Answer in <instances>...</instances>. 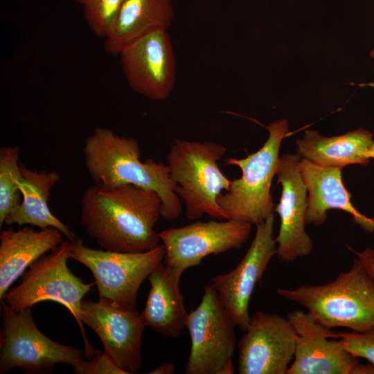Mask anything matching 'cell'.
<instances>
[{
	"label": "cell",
	"mask_w": 374,
	"mask_h": 374,
	"mask_svg": "<svg viewBox=\"0 0 374 374\" xmlns=\"http://www.w3.org/2000/svg\"><path fill=\"white\" fill-rule=\"evenodd\" d=\"M161 201L153 190L132 184L88 187L81 199L80 222L102 249L139 253L160 244L154 226Z\"/></svg>",
	"instance_id": "1"
},
{
	"label": "cell",
	"mask_w": 374,
	"mask_h": 374,
	"mask_svg": "<svg viewBox=\"0 0 374 374\" xmlns=\"http://www.w3.org/2000/svg\"><path fill=\"white\" fill-rule=\"evenodd\" d=\"M85 167L96 185L114 188L132 184L154 191L161 201V216L178 217L181 199L167 164L152 159L140 161L141 149L133 137L119 136L108 128L96 127L84 144Z\"/></svg>",
	"instance_id": "2"
},
{
	"label": "cell",
	"mask_w": 374,
	"mask_h": 374,
	"mask_svg": "<svg viewBox=\"0 0 374 374\" xmlns=\"http://www.w3.org/2000/svg\"><path fill=\"white\" fill-rule=\"evenodd\" d=\"M276 293L304 307L326 328L374 330V278L359 258L330 282L278 288Z\"/></svg>",
	"instance_id": "3"
},
{
	"label": "cell",
	"mask_w": 374,
	"mask_h": 374,
	"mask_svg": "<svg viewBox=\"0 0 374 374\" xmlns=\"http://www.w3.org/2000/svg\"><path fill=\"white\" fill-rule=\"evenodd\" d=\"M226 152L224 145L213 141L175 139L171 145L167 165L189 220L205 214L220 220L229 219L217 203L222 191L228 190L231 183L217 163Z\"/></svg>",
	"instance_id": "4"
},
{
	"label": "cell",
	"mask_w": 374,
	"mask_h": 374,
	"mask_svg": "<svg viewBox=\"0 0 374 374\" xmlns=\"http://www.w3.org/2000/svg\"><path fill=\"white\" fill-rule=\"evenodd\" d=\"M69 258H71V242L66 240L33 262L24 274L21 283L10 288L1 301H4L17 312L46 301L66 308L80 329L85 356L89 359L100 351L87 338L80 317V306L83 297L95 283H86L75 276L68 268Z\"/></svg>",
	"instance_id": "5"
},
{
	"label": "cell",
	"mask_w": 374,
	"mask_h": 374,
	"mask_svg": "<svg viewBox=\"0 0 374 374\" xmlns=\"http://www.w3.org/2000/svg\"><path fill=\"white\" fill-rule=\"evenodd\" d=\"M269 136L262 147L245 158H227L224 163L238 166L240 178L231 181L228 190L217 197V203L229 219L256 226L274 214V205L270 193L276 175L279 150L288 132L285 119L272 122L266 127Z\"/></svg>",
	"instance_id": "6"
},
{
	"label": "cell",
	"mask_w": 374,
	"mask_h": 374,
	"mask_svg": "<svg viewBox=\"0 0 374 374\" xmlns=\"http://www.w3.org/2000/svg\"><path fill=\"white\" fill-rule=\"evenodd\" d=\"M1 301V374L13 368L28 373H51L56 364L75 367L84 360V350L61 344L44 335L35 323L31 308L17 312Z\"/></svg>",
	"instance_id": "7"
},
{
	"label": "cell",
	"mask_w": 374,
	"mask_h": 374,
	"mask_svg": "<svg viewBox=\"0 0 374 374\" xmlns=\"http://www.w3.org/2000/svg\"><path fill=\"white\" fill-rule=\"evenodd\" d=\"M71 242V258L92 273L99 299L129 310H136L141 285L164 259L165 248L139 253L94 249L83 244L82 239Z\"/></svg>",
	"instance_id": "8"
},
{
	"label": "cell",
	"mask_w": 374,
	"mask_h": 374,
	"mask_svg": "<svg viewBox=\"0 0 374 374\" xmlns=\"http://www.w3.org/2000/svg\"><path fill=\"white\" fill-rule=\"evenodd\" d=\"M186 327L191 345L186 374L234 373L237 326L211 283L204 286L200 303L188 313Z\"/></svg>",
	"instance_id": "9"
},
{
	"label": "cell",
	"mask_w": 374,
	"mask_h": 374,
	"mask_svg": "<svg viewBox=\"0 0 374 374\" xmlns=\"http://www.w3.org/2000/svg\"><path fill=\"white\" fill-rule=\"evenodd\" d=\"M129 87L147 98H168L175 84L177 64L166 30L151 31L124 46L118 54Z\"/></svg>",
	"instance_id": "10"
},
{
	"label": "cell",
	"mask_w": 374,
	"mask_h": 374,
	"mask_svg": "<svg viewBox=\"0 0 374 374\" xmlns=\"http://www.w3.org/2000/svg\"><path fill=\"white\" fill-rule=\"evenodd\" d=\"M251 224L227 219L197 222L159 232L165 248L164 264L181 271L198 266L209 255L238 249L247 240Z\"/></svg>",
	"instance_id": "11"
},
{
	"label": "cell",
	"mask_w": 374,
	"mask_h": 374,
	"mask_svg": "<svg viewBox=\"0 0 374 374\" xmlns=\"http://www.w3.org/2000/svg\"><path fill=\"white\" fill-rule=\"evenodd\" d=\"M240 374H287L294 359L296 332L278 314L257 311L238 342Z\"/></svg>",
	"instance_id": "12"
},
{
	"label": "cell",
	"mask_w": 374,
	"mask_h": 374,
	"mask_svg": "<svg viewBox=\"0 0 374 374\" xmlns=\"http://www.w3.org/2000/svg\"><path fill=\"white\" fill-rule=\"evenodd\" d=\"M274 223V214L257 224L255 237L238 265L210 280L224 307L243 332L251 319L249 304L255 287L276 254Z\"/></svg>",
	"instance_id": "13"
},
{
	"label": "cell",
	"mask_w": 374,
	"mask_h": 374,
	"mask_svg": "<svg viewBox=\"0 0 374 374\" xmlns=\"http://www.w3.org/2000/svg\"><path fill=\"white\" fill-rule=\"evenodd\" d=\"M80 317L83 324L99 337L104 353L127 374L142 366V335L146 327L136 310H129L99 299L82 300Z\"/></svg>",
	"instance_id": "14"
},
{
	"label": "cell",
	"mask_w": 374,
	"mask_h": 374,
	"mask_svg": "<svg viewBox=\"0 0 374 374\" xmlns=\"http://www.w3.org/2000/svg\"><path fill=\"white\" fill-rule=\"evenodd\" d=\"M287 319L296 332L294 361L287 374H352L358 357L344 347L337 332L317 323L308 312L294 310Z\"/></svg>",
	"instance_id": "15"
},
{
	"label": "cell",
	"mask_w": 374,
	"mask_h": 374,
	"mask_svg": "<svg viewBox=\"0 0 374 374\" xmlns=\"http://www.w3.org/2000/svg\"><path fill=\"white\" fill-rule=\"evenodd\" d=\"M296 154L279 157L276 175L282 186V193L274 211L280 216L276 254L282 262H290L309 255L313 242L305 230V216L308 206V190L299 168Z\"/></svg>",
	"instance_id": "16"
},
{
	"label": "cell",
	"mask_w": 374,
	"mask_h": 374,
	"mask_svg": "<svg viewBox=\"0 0 374 374\" xmlns=\"http://www.w3.org/2000/svg\"><path fill=\"white\" fill-rule=\"evenodd\" d=\"M299 168L309 194L305 224L321 225L326 220L328 210L339 209L350 213L354 222L366 232L374 231V219L365 216L353 206L350 195L342 181V169L319 166L305 159H301Z\"/></svg>",
	"instance_id": "17"
},
{
	"label": "cell",
	"mask_w": 374,
	"mask_h": 374,
	"mask_svg": "<svg viewBox=\"0 0 374 374\" xmlns=\"http://www.w3.org/2000/svg\"><path fill=\"white\" fill-rule=\"evenodd\" d=\"M183 273L159 262L148 277L150 289L141 314L146 326L172 338L179 336L188 315L179 288Z\"/></svg>",
	"instance_id": "18"
},
{
	"label": "cell",
	"mask_w": 374,
	"mask_h": 374,
	"mask_svg": "<svg viewBox=\"0 0 374 374\" xmlns=\"http://www.w3.org/2000/svg\"><path fill=\"white\" fill-rule=\"evenodd\" d=\"M62 233L49 227L36 231L32 226L1 230L0 233V299L12 284L42 255L56 249Z\"/></svg>",
	"instance_id": "19"
},
{
	"label": "cell",
	"mask_w": 374,
	"mask_h": 374,
	"mask_svg": "<svg viewBox=\"0 0 374 374\" xmlns=\"http://www.w3.org/2000/svg\"><path fill=\"white\" fill-rule=\"evenodd\" d=\"M21 173L18 188L21 200L6 215L3 224H29L39 229L53 227L69 241L77 239L69 226L56 217L48 206L51 191L60 182V175L56 171L38 172L24 166H21Z\"/></svg>",
	"instance_id": "20"
},
{
	"label": "cell",
	"mask_w": 374,
	"mask_h": 374,
	"mask_svg": "<svg viewBox=\"0 0 374 374\" xmlns=\"http://www.w3.org/2000/svg\"><path fill=\"white\" fill-rule=\"evenodd\" d=\"M373 143V134L363 128L335 136H323L310 130L296 141V154L322 167L342 169L352 164L367 166Z\"/></svg>",
	"instance_id": "21"
},
{
	"label": "cell",
	"mask_w": 374,
	"mask_h": 374,
	"mask_svg": "<svg viewBox=\"0 0 374 374\" xmlns=\"http://www.w3.org/2000/svg\"><path fill=\"white\" fill-rule=\"evenodd\" d=\"M174 15L172 0H126L105 39L106 52L116 56L132 41L155 30H168Z\"/></svg>",
	"instance_id": "22"
},
{
	"label": "cell",
	"mask_w": 374,
	"mask_h": 374,
	"mask_svg": "<svg viewBox=\"0 0 374 374\" xmlns=\"http://www.w3.org/2000/svg\"><path fill=\"white\" fill-rule=\"evenodd\" d=\"M20 149L17 145L0 149V227L6 215L20 203L19 181L21 177L19 164Z\"/></svg>",
	"instance_id": "23"
},
{
	"label": "cell",
	"mask_w": 374,
	"mask_h": 374,
	"mask_svg": "<svg viewBox=\"0 0 374 374\" xmlns=\"http://www.w3.org/2000/svg\"><path fill=\"white\" fill-rule=\"evenodd\" d=\"M126 0H89L83 6L88 27L97 37L105 39L113 28Z\"/></svg>",
	"instance_id": "24"
},
{
	"label": "cell",
	"mask_w": 374,
	"mask_h": 374,
	"mask_svg": "<svg viewBox=\"0 0 374 374\" xmlns=\"http://www.w3.org/2000/svg\"><path fill=\"white\" fill-rule=\"evenodd\" d=\"M345 348L353 355L374 364V330L363 332H337Z\"/></svg>",
	"instance_id": "25"
},
{
	"label": "cell",
	"mask_w": 374,
	"mask_h": 374,
	"mask_svg": "<svg viewBox=\"0 0 374 374\" xmlns=\"http://www.w3.org/2000/svg\"><path fill=\"white\" fill-rule=\"evenodd\" d=\"M73 372L75 374H127L104 352L97 353L88 361L84 359L73 367Z\"/></svg>",
	"instance_id": "26"
},
{
	"label": "cell",
	"mask_w": 374,
	"mask_h": 374,
	"mask_svg": "<svg viewBox=\"0 0 374 374\" xmlns=\"http://www.w3.org/2000/svg\"><path fill=\"white\" fill-rule=\"evenodd\" d=\"M348 248L355 253L357 258L361 260L364 267L374 278V249L366 248L362 251L359 252L350 247H348Z\"/></svg>",
	"instance_id": "27"
},
{
	"label": "cell",
	"mask_w": 374,
	"mask_h": 374,
	"mask_svg": "<svg viewBox=\"0 0 374 374\" xmlns=\"http://www.w3.org/2000/svg\"><path fill=\"white\" fill-rule=\"evenodd\" d=\"M175 367L173 364L168 362L157 366L150 374H172L175 373Z\"/></svg>",
	"instance_id": "28"
},
{
	"label": "cell",
	"mask_w": 374,
	"mask_h": 374,
	"mask_svg": "<svg viewBox=\"0 0 374 374\" xmlns=\"http://www.w3.org/2000/svg\"><path fill=\"white\" fill-rule=\"evenodd\" d=\"M352 374H374V364H360L355 366Z\"/></svg>",
	"instance_id": "29"
},
{
	"label": "cell",
	"mask_w": 374,
	"mask_h": 374,
	"mask_svg": "<svg viewBox=\"0 0 374 374\" xmlns=\"http://www.w3.org/2000/svg\"><path fill=\"white\" fill-rule=\"evenodd\" d=\"M371 158L374 159V141L371 148Z\"/></svg>",
	"instance_id": "30"
},
{
	"label": "cell",
	"mask_w": 374,
	"mask_h": 374,
	"mask_svg": "<svg viewBox=\"0 0 374 374\" xmlns=\"http://www.w3.org/2000/svg\"><path fill=\"white\" fill-rule=\"evenodd\" d=\"M73 1L83 5L84 3H85L89 0H73Z\"/></svg>",
	"instance_id": "31"
},
{
	"label": "cell",
	"mask_w": 374,
	"mask_h": 374,
	"mask_svg": "<svg viewBox=\"0 0 374 374\" xmlns=\"http://www.w3.org/2000/svg\"><path fill=\"white\" fill-rule=\"evenodd\" d=\"M361 86H371V87H374V82H372V83H368V84H360Z\"/></svg>",
	"instance_id": "32"
},
{
	"label": "cell",
	"mask_w": 374,
	"mask_h": 374,
	"mask_svg": "<svg viewBox=\"0 0 374 374\" xmlns=\"http://www.w3.org/2000/svg\"><path fill=\"white\" fill-rule=\"evenodd\" d=\"M370 56L373 60H374V48L371 51Z\"/></svg>",
	"instance_id": "33"
}]
</instances>
